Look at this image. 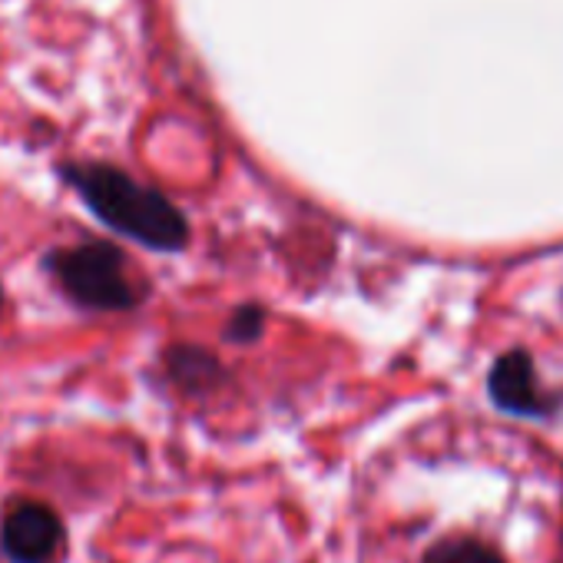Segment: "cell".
<instances>
[{
  "label": "cell",
  "mask_w": 563,
  "mask_h": 563,
  "mask_svg": "<svg viewBox=\"0 0 563 563\" xmlns=\"http://www.w3.org/2000/svg\"><path fill=\"white\" fill-rule=\"evenodd\" d=\"M64 179L84 206L120 235L156 252H176L186 245L189 225L183 212L159 189L136 183L130 173L107 163H70L64 166Z\"/></svg>",
  "instance_id": "1"
},
{
  "label": "cell",
  "mask_w": 563,
  "mask_h": 563,
  "mask_svg": "<svg viewBox=\"0 0 563 563\" xmlns=\"http://www.w3.org/2000/svg\"><path fill=\"white\" fill-rule=\"evenodd\" d=\"M44 268L64 289V296L93 312H123L143 299L140 282L130 275L126 255L113 242H80L54 249Z\"/></svg>",
  "instance_id": "2"
},
{
  "label": "cell",
  "mask_w": 563,
  "mask_h": 563,
  "mask_svg": "<svg viewBox=\"0 0 563 563\" xmlns=\"http://www.w3.org/2000/svg\"><path fill=\"white\" fill-rule=\"evenodd\" d=\"M0 547L14 563H51L64 550V523L47 504L24 500L4 517Z\"/></svg>",
  "instance_id": "3"
},
{
  "label": "cell",
  "mask_w": 563,
  "mask_h": 563,
  "mask_svg": "<svg viewBox=\"0 0 563 563\" xmlns=\"http://www.w3.org/2000/svg\"><path fill=\"white\" fill-rule=\"evenodd\" d=\"M487 391L500 411L517 418H547L556 408V398L540 385L537 368L523 352H510L497 358L487 378Z\"/></svg>",
  "instance_id": "4"
},
{
  "label": "cell",
  "mask_w": 563,
  "mask_h": 563,
  "mask_svg": "<svg viewBox=\"0 0 563 563\" xmlns=\"http://www.w3.org/2000/svg\"><path fill=\"white\" fill-rule=\"evenodd\" d=\"M421 563H507L494 547L474 540V537H451V540H441L434 543Z\"/></svg>",
  "instance_id": "5"
},
{
  "label": "cell",
  "mask_w": 563,
  "mask_h": 563,
  "mask_svg": "<svg viewBox=\"0 0 563 563\" xmlns=\"http://www.w3.org/2000/svg\"><path fill=\"white\" fill-rule=\"evenodd\" d=\"M169 372L186 388H206V385L216 382L219 365H216V358H209V355H202L196 349H179V352L169 355Z\"/></svg>",
  "instance_id": "6"
},
{
  "label": "cell",
  "mask_w": 563,
  "mask_h": 563,
  "mask_svg": "<svg viewBox=\"0 0 563 563\" xmlns=\"http://www.w3.org/2000/svg\"><path fill=\"white\" fill-rule=\"evenodd\" d=\"M262 332V316L255 309H245V312H235V319L229 322V339L232 342H249Z\"/></svg>",
  "instance_id": "7"
}]
</instances>
